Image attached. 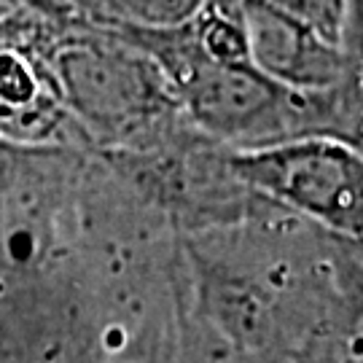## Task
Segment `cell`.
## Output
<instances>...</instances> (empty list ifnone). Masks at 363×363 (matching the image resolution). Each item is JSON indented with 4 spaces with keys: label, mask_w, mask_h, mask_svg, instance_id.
I'll use <instances>...</instances> for the list:
<instances>
[{
    "label": "cell",
    "mask_w": 363,
    "mask_h": 363,
    "mask_svg": "<svg viewBox=\"0 0 363 363\" xmlns=\"http://www.w3.org/2000/svg\"><path fill=\"white\" fill-rule=\"evenodd\" d=\"M54 67L81 140L111 159L154 154L194 130L154 57L76 6L60 13Z\"/></svg>",
    "instance_id": "1"
},
{
    "label": "cell",
    "mask_w": 363,
    "mask_h": 363,
    "mask_svg": "<svg viewBox=\"0 0 363 363\" xmlns=\"http://www.w3.org/2000/svg\"><path fill=\"white\" fill-rule=\"evenodd\" d=\"M81 13L111 27L162 30L189 22L205 0H73Z\"/></svg>",
    "instance_id": "6"
},
{
    "label": "cell",
    "mask_w": 363,
    "mask_h": 363,
    "mask_svg": "<svg viewBox=\"0 0 363 363\" xmlns=\"http://www.w3.org/2000/svg\"><path fill=\"white\" fill-rule=\"evenodd\" d=\"M70 3L16 0L0 11V140L13 145H78L54 67L60 13Z\"/></svg>",
    "instance_id": "4"
},
{
    "label": "cell",
    "mask_w": 363,
    "mask_h": 363,
    "mask_svg": "<svg viewBox=\"0 0 363 363\" xmlns=\"http://www.w3.org/2000/svg\"><path fill=\"white\" fill-rule=\"evenodd\" d=\"M331 135L363 151V70L352 65L350 81L334 91V121Z\"/></svg>",
    "instance_id": "8"
},
{
    "label": "cell",
    "mask_w": 363,
    "mask_h": 363,
    "mask_svg": "<svg viewBox=\"0 0 363 363\" xmlns=\"http://www.w3.org/2000/svg\"><path fill=\"white\" fill-rule=\"evenodd\" d=\"M156 60L186 118L226 151H250L307 135H328L334 91L307 97L259 73L250 62L210 57L189 22L162 30L116 27Z\"/></svg>",
    "instance_id": "2"
},
{
    "label": "cell",
    "mask_w": 363,
    "mask_h": 363,
    "mask_svg": "<svg viewBox=\"0 0 363 363\" xmlns=\"http://www.w3.org/2000/svg\"><path fill=\"white\" fill-rule=\"evenodd\" d=\"M352 350H355V355L363 361V312H361V318L355 320V328H352Z\"/></svg>",
    "instance_id": "9"
},
{
    "label": "cell",
    "mask_w": 363,
    "mask_h": 363,
    "mask_svg": "<svg viewBox=\"0 0 363 363\" xmlns=\"http://www.w3.org/2000/svg\"><path fill=\"white\" fill-rule=\"evenodd\" d=\"M242 25L247 60L259 73L307 97L339 91L352 76L347 52L264 0H229Z\"/></svg>",
    "instance_id": "5"
},
{
    "label": "cell",
    "mask_w": 363,
    "mask_h": 363,
    "mask_svg": "<svg viewBox=\"0 0 363 363\" xmlns=\"http://www.w3.org/2000/svg\"><path fill=\"white\" fill-rule=\"evenodd\" d=\"M54 3H70L73 6V0H54Z\"/></svg>",
    "instance_id": "11"
},
{
    "label": "cell",
    "mask_w": 363,
    "mask_h": 363,
    "mask_svg": "<svg viewBox=\"0 0 363 363\" xmlns=\"http://www.w3.org/2000/svg\"><path fill=\"white\" fill-rule=\"evenodd\" d=\"M237 183L347 242H363V151L334 135H307L286 143L229 151Z\"/></svg>",
    "instance_id": "3"
},
{
    "label": "cell",
    "mask_w": 363,
    "mask_h": 363,
    "mask_svg": "<svg viewBox=\"0 0 363 363\" xmlns=\"http://www.w3.org/2000/svg\"><path fill=\"white\" fill-rule=\"evenodd\" d=\"M13 3H16V0H0V11H3V9H11Z\"/></svg>",
    "instance_id": "10"
},
{
    "label": "cell",
    "mask_w": 363,
    "mask_h": 363,
    "mask_svg": "<svg viewBox=\"0 0 363 363\" xmlns=\"http://www.w3.org/2000/svg\"><path fill=\"white\" fill-rule=\"evenodd\" d=\"M280 11L307 22L323 38L345 49V25H347V0H264Z\"/></svg>",
    "instance_id": "7"
}]
</instances>
